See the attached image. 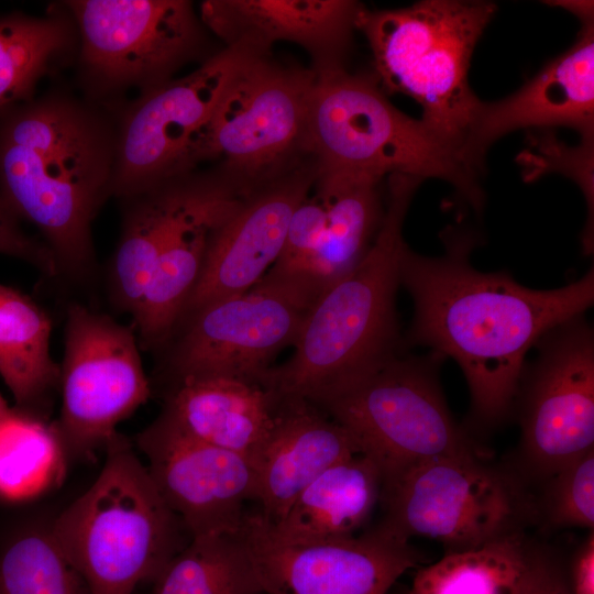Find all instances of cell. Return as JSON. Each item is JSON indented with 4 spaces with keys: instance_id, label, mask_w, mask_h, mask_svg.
Masks as SVG:
<instances>
[{
    "instance_id": "6da1fadb",
    "label": "cell",
    "mask_w": 594,
    "mask_h": 594,
    "mask_svg": "<svg viewBox=\"0 0 594 594\" xmlns=\"http://www.w3.org/2000/svg\"><path fill=\"white\" fill-rule=\"evenodd\" d=\"M440 239L439 256L408 246L402 255L400 285L414 304L408 342L455 361L468 383L471 422L492 429L514 410L529 350L593 306L594 268L562 287L535 289L507 272L475 268L470 257L481 241L472 230L447 227Z\"/></svg>"
},
{
    "instance_id": "7a4b0ae2",
    "label": "cell",
    "mask_w": 594,
    "mask_h": 594,
    "mask_svg": "<svg viewBox=\"0 0 594 594\" xmlns=\"http://www.w3.org/2000/svg\"><path fill=\"white\" fill-rule=\"evenodd\" d=\"M114 145L92 113L65 99L26 105L0 125V196L76 282L95 270L91 224L112 194Z\"/></svg>"
},
{
    "instance_id": "3957f363",
    "label": "cell",
    "mask_w": 594,
    "mask_h": 594,
    "mask_svg": "<svg viewBox=\"0 0 594 594\" xmlns=\"http://www.w3.org/2000/svg\"><path fill=\"white\" fill-rule=\"evenodd\" d=\"M421 183L411 176H388L384 217L367 253L314 301L292 358L261 378L279 398L310 402L402 351L396 294L407 246L403 223Z\"/></svg>"
},
{
    "instance_id": "277c9868",
    "label": "cell",
    "mask_w": 594,
    "mask_h": 594,
    "mask_svg": "<svg viewBox=\"0 0 594 594\" xmlns=\"http://www.w3.org/2000/svg\"><path fill=\"white\" fill-rule=\"evenodd\" d=\"M315 75L305 150L318 168L439 178L481 215V174L460 146L394 107L375 76L345 68Z\"/></svg>"
},
{
    "instance_id": "5b68a950",
    "label": "cell",
    "mask_w": 594,
    "mask_h": 594,
    "mask_svg": "<svg viewBox=\"0 0 594 594\" xmlns=\"http://www.w3.org/2000/svg\"><path fill=\"white\" fill-rule=\"evenodd\" d=\"M94 483L50 522L92 594L154 582L190 537L131 442L118 433Z\"/></svg>"
},
{
    "instance_id": "8992f818",
    "label": "cell",
    "mask_w": 594,
    "mask_h": 594,
    "mask_svg": "<svg viewBox=\"0 0 594 594\" xmlns=\"http://www.w3.org/2000/svg\"><path fill=\"white\" fill-rule=\"evenodd\" d=\"M496 9L487 1L424 0L395 10L363 7L356 19L383 91L414 98L421 120L463 152L481 102L469 85L470 62Z\"/></svg>"
},
{
    "instance_id": "52a82bcc",
    "label": "cell",
    "mask_w": 594,
    "mask_h": 594,
    "mask_svg": "<svg viewBox=\"0 0 594 594\" xmlns=\"http://www.w3.org/2000/svg\"><path fill=\"white\" fill-rule=\"evenodd\" d=\"M443 358L399 351L309 403L341 425L378 466L383 484L418 462L479 454L452 417L441 389Z\"/></svg>"
},
{
    "instance_id": "ba28073f",
    "label": "cell",
    "mask_w": 594,
    "mask_h": 594,
    "mask_svg": "<svg viewBox=\"0 0 594 594\" xmlns=\"http://www.w3.org/2000/svg\"><path fill=\"white\" fill-rule=\"evenodd\" d=\"M315 78L310 68L286 66L271 55L250 58L190 140L183 175L216 161L217 169L249 194L308 155L305 136Z\"/></svg>"
},
{
    "instance_id": "9c48e42d",
    "label": "cell",
    "mask_w": 594,
    "mask_h": 594,
    "mask_svg": "<svg viewBox=\"0 0 594 594\" xmlns=\"http://www.w3.org/2000/svg\"><path fill=\"white\" fill-rule=\"evenodd\" d=\"M380 502L385 510L381 528L406 540L435 539L447 553L521 531L527 509L514 483L479 454L418 462L383 484Z\"/></svg>"
},
{
    "instance_id": "30bf717a",
    "label": "cell",
    "mask_w": 594,
    "mask_h": 594,
    "mask_svg": "<svg viewBox=\"0 0 594 594\" xmlns=\"http://www.w3.org/2000/svg\"><path fill=\"white\" fill-rule=\"evenodd\" d=\"M133 331L84 305L68 307L54 422L68 460L105 452L118 425L147 402L150 383Z\"/></svg>"
},
{
    "instance_id": "8fae6325",
    "label": "cell",
    "mask_w": 594,
    "mask_h": 594,
    "mask_svg": "<svg viewBox=\"0 0 594 594\" xmlns=\"http://www.w3.org/2000/svg\"><path fill=\"white\" fill-rule=\"evenodd\" d=\"M317 298L295 280L264 275L243 294L185 317L168 340V370L175 382L220 375L261 383L275 356L294 344Z\"/></svg>"
},
{
    "instance_id": "7c38bea8",
    "label": "cell",
    "mask_w": 594,
    "mask_h": 594,
    "mask_svg": "<svg viewBox=\"0 0 594 594\" xmlns=\"http://www.w3.org/2000/svg\"><path fill=\"white\" fill-rule=\"evenodd\" d=\"M514 403L527 470L548 480L594 449V331L580 315L546 332Z\"/></svg>"
},
{
    "instance_id": "4fadbf2b",
    "label": "cell",
    "mask_w": 594,
    "mask_h": 594,
    "mask_svg": "<svg viewBox=\"0 0 594 594\" xmlns=\"http://www.w3.org/2000/svg\"><path fill=\"white\" fill-rule=\"evenodd\" d=\"M254 56L258 55L245 48L224 47L189 75L147 89L125 116L116 140L112 193L128 198L182 176L190 140Z\"/></svg>"
},
{
    "instance_id": "5bb4252c",
    "label": "cell",
    "mask_w": 594,
    "mask_h": 594,
    "mask_svg": "<svg viewBox=\"0 0 594 594\" xmlns=\"http://www.w3.org/2000/svg\"><path fill=\"white\" fill-rule=\"evenodd\" d=\"M77 21L88 70L109 85L170 80L205 42L206 26L185 0L67 2Z\"/></svg>"
},
{
    "instance_id": "9a60e30c",
    "label": "cell",
    "mask_w": 594,
    "mask_h": 594,
    "mask_svg": "<svg viewBox=\"0 0 594 594\" xmlns=\"http://www.w3.org/2000/svg\"><path fill=\"white\" fill-rule=\"evenodd\" d=\"M148 473L189 537L235 535L245 501H255L250 459L204 442L161 416L138 435Z\"/></svg>"
},
{
    "instance_id": "2e32d148",
    "label": "cell",
    "mask_w": 594,
    "mask_h": 594,
    "mask_svg": "<svg viewBox=\"0 0 594 594\" xmlns=\"http://www.w3.org/2000/svg\"><path fill=\"white\" fill-rule=\"evenodd\" d=\"M263 594H387L418 561L409 541L380 526L360 536L285 543L270 537L258 513L241 528Z\"/></svg>"
},
{
    "instance_id": "e0dca14e",
    "label": "cell",
    "mask_w": 594,
    "mask_h": 594,
    "mask_svg": "<svg viewBox=\"0 0 594 594\" xmlns=\"http://www.w3.org/2000/svg\"><path fill=\"white\" fill-rule=\"evenodd\" d=\"M317 173L316 161L310 155L301 157L242 197L212 229L200 276L180 321L210 302L243 294L268 272Z\"/></svg>"
},
{
    "instance_id": "ac0fdd59",
    "label": "cell",
    "mask_w": 594,
    "mask_h": 594,
    "mask_svg": "<svg viewBox=\"0 0 594 594\" xmlns=\"http://www.w3.org/2000/svg\"><path fill=\"white\" fill-rule=\"evenodd\" d=\"M352 0H207L200 20L223 43L270 56L276 42L304 48L315 74L344 67L356 19Z\"/></svg>"
},
{
    "instance_id": "d6986e66",
    "label": "cell",
    "mask_w": 594,
    "mask_h": 594,
    "mask_svg": "<svg viewBox=\"0 0 594 594\" xmlns=\"http://www.w3.org/2000/svg\"><path fill=\"white\" fill-rule=\"evenodd\" d=\"M564 127L594 142V22L582 24L576 42L516 92L481 101L464 142L482 174L484 155L501 136L519 129Z\"/></svg>"
},
{
    "instance_id": "ffe728a7",
    "label": "cell",
    "mask_w": 594,
    "mask_h": 594,
    "mask_svg": "<svg viewBox=\"0 0 594 594\" xmlns=\"http://www.w3.org/2000/svg\"><path fill=\"white\" fill-rule=\"evenodd\" d=\"M241 198L217 170L191 172L179 218L132 315L143 346H161L174 333L200 276L210 233Z\"/></svg>"
},
{
    "instance_id": "44dd1931",
    "label": "cell",
    "mask_w": 594,
    "mask_h": 594,
    "mask_svg": "<svg viewBox=\"0 0 594 594\" xmlns=\"http://www.w3.org/2000/svg\"><path fill=\"white\" fill-rule=\"evenodd\" d=\"M359 453L352 436L317 406L282 399L273 430L254 461L260 514L275 522L320 474Z\"/></svg>"
},
{
    "instance_id": "7402d4cb",
    "label": "cell",
    "mask_w": 594,
    "mask_h": 594,
    "mask_svg": "<svg viewBox=\"0 0 594 594\" xmlns=\"http://www.w3.org/2000/svg\"><path fill=\"white\" fill-rule=\"evenodd\" d=\"M280 400L258 382L197 376L175 382L162 414L190 436L254 463L273 430Z\"/></svg>"
},
{
    "instance_id": "603a6c76",
    "label": "cell",
    "mask_w": 594,
    "mask_h": 594,
    "mask_svg": "<svg viewBox=\"0 0 594 594\" xmlns=\"http://www.w3.org/2000/svg\"><path fill=\"white\" fill-rule=\"evenodd\" d=\"M382 486L376 463L359 453L320 474L275 522L258 515L267 535L285 543L351 537L370 519L381 499Z\"/></svg>"
},
{
    "instance_id": "cb8c5ba5",
    "label": "cell",
    "mask_w": 594,
    "mask_h": 594,
    "mask_svg": "<svg viewBox=\"0 0 594 594\" xmlns=\"http://www.w3.org/2000/svg\"><path fill=\"white\" fill-rule=\"evenodd\" d=\"M382 180L360 173L318 168L312 191L326 207L327 227L318 250L293 280L319 296L361 262L384 217Z\"/></svg>"
},
{
    "instance_id": "d4e9b609",
    "label": "cell",
    "mask_w": 594,
    "mask_h": 594,
    "mask_svg": "<svg viewBox=\"0 0 594 594\" xmlns=\"http://www.w3.org/2000/svg\"><path fill=\"white\" fill-rule=\"evenodd\" d=\"M52 321L28 295L0 284V377L18 408L46 419L59 386Z\"/></svg>"
},
{
    "instance_id": "484cf974",
    "label": "cell",
    "mask_w": 594,
    "mask_h": 594,
    "mask_svg": "<svg viewBox=\"0 0 594 594\" xmlns=\"http://www.w3.org/2000/svg\"><path fill=\"white\" fill-rule=\"evenodd\" d=\"M190 173L164 180L131 201L111 270L116 306L133 315L184 207Z\"/></svg>"
},
{
    "instance_id": "4316f807",
    "label": "cell",
    "mask_w": 594,
    "mask_h": 594,
    "mask_svg": "<svg viewBox=\"0 0 594 594\" xmlns=\"http://www.w3.org/2000/svg\"><path fill=\"white\" fill-rule=\"evenodd\" d=\"M536 553L521 531L447 553L416 573L410 594H521Z\"/></svg>"
},
{
    "instance_id": "83f0119b",
    "label": "cell",
    "mask_w": 594,
    "mask_h": 594,
    "mask_svg": "<svg viewBox=\"0 0 594 594\" xmlns=\"http://www.w3.org/2000/svg\"><path fill=\"white\" fill-rule=\"evenodd\" d=\"M68 457L54 424L21 409L0 418V499L32 501L57 488Z\"/></svg>"
},
{
    "instance_id": "f1b7e54d",
    "label": "cell",
    "mask_w": 594,
    "mask_h": 594,
    "mask_svg": "<svg viewBox=\"0 0 594 594\" xmlns=\"http://www.w3.org/2000/svg\"><path fill=\"white\" fill-rule=\"evenodd\" d=\"M153 583L152 594H263L241 530L190 538Z\"/></svg>"
},
{
    "instance_id": "f546056e",
    "label": "cell",
    "mask_w": 594,
    "mask_h": 594,
    "mask_svg": "<svg viewBox=\"0 0 594 594\" xmlns=\"http://www.w3.org/2000/svg\"><path fill=\"white\" fill-rule=\"evenodd\" d=\"M0 594H92L51 525L16 530L0 548Z\"/></svg>"
},
{
    "instance_id": "4dcf8cb0",
    "label": "cell",
    "mask_w": 594,
    "mask_h": 594,
    "mask_svg": "<svg viewBox=\"0 0 594 594\" xmlns=\"http://www.w3.org/2000/svg\"><path fill=\"white\" fill-rule=\"evenodd\" d=\"M69 40L68 25L59 18L0 20V112L30 95Z\"/></svg>"
},
{
    "instance_id": "1f68e13d",
    "label": "cell",
    "mask_w": 594,
    "mask_h": 594,
    "mask_svg": "<svg viewBox=\"0 0 594 594\" xmlns=\"http://www.w3.org/2000/svg\"><path fill=\"white\" fill-rule=\"evenodd\" d=\"M544 507L558 527H594V449L548 479Z\"/></svg>"
},
{
    "instance_id": "d6a6232c",
    "label": "cell",
    "mask_w": 594,
    "mask_h": 594,
    "mask_svg": "<svg viewBox=\"0 0 594 594\" xmlns=\"http://www.w3.org/2000/svg\"><path fill=\"white\" fill-rule=\"evenodd\" d=\"M310 194L294 211L282 252L265 275L295 278L318 250L327 227V211L315 193L312 197Z\"/></svg>"
},
{
    "instance_id": "836d02e7",
    "label": "cell",
    "mask_w": 594,
    "mask_h": 594,
    "mask_svg": "<svg viewBox=\"0 0 594 594\" xmlns=\"http://www.w3.org/2000/svg\"><path fill=\"white\" fill-rule=\"evenodd\" d=\"M19 220L0 196V254L28 262L51 277L56 276L58 268L51 250L26 234Z\"/></svg>"
},
{
    "instance_id": "e575fe53",
    "label": "cell",
    "mask_w": 594,
    "mask_h": 594,
    "mask_svg": "<svg viewBox=\"0 0 594 594\" xmlns=\"http://www.w3.org/2000/svg\"><path fill=\"white\" fill-rule=\"evenodd\" d=\"M521 594H572L566 578L544 553L537 552Z\"/></svg>"
},
{
    "instance_id": "d590c367",
    "label": "cell",
    "mask_w": 594,
    "mask_h": 594,
    "mask_svg": "<svg viewBox=\"0 0 594 594\" xmlns=\"http://www.w3.org/2000/svg\"><path fill=\"white\" fill-rule=\"evenodd\" d=\"M566 582L572 594H594L593 530L575 552Z\"/></svg>"
},
{
    "instance_id": "8d00e7d4",
    "label": "cell",
    "mask_w": 594,
    "mask_h": 594,
    "mask_svg": "<svg viewBox=\"0 0 594 594\" xmlns=\"http://www.w3.org/2000/svg\"><path fill=\"white\" fill-rule=\"evenodd\" d=\"M547 4L554 7H560L565 9L576 15L582 24L592 23L594 13H593V1H583V0H564V1H547Z\"/></svg>"
},
{
    "instance_id": "74e56055",
    "label": "cell",
    "mask_w": 594,
    "mask_h": 594,
    "mask_svg": "<svg viewBox=\"0 0 594 594\" xmlns=\"http://www.w3.org/2000/svg\"><path fill=\"white\" fill-rule=\"evenodd\" d=\"M10 407L0 394V418L9 411Z\"/></svg>"
}]
</instances>
